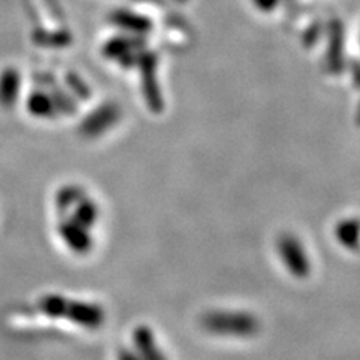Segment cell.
I'll return each instance as SVG.
<instances>
[{"mask_svg": "<svg viewBox=\"0 0 360 360\" xmlns=\"http://www.w3.org/2000/svg\"><path fill=\"white\" fill-rule=\"evenodd\" d=\"M279 257L284 266L290 270L291 275L296 278H305L311 272V263L305 246L292 234L281 236L278 242Z\"/></svg>", "mask_w": 360, "mask_h": 360, "instance_id": "obj_2", "label": "cell"}, {"mask_svg": "<svg viewBox=\"0 0 360 360\" xmlns=\"http://www.w3.org/2000/svg\"><path fill=\"white\" fill-rule=\"evenodd\" d=\"M120 360H141L139 354H132V353H123Z\"/></svg>", "mask_w": 360, "mask_h": 360, "instance_id": "obj_5", "label": "cell"}, {"mask_svg": "<svg viewBox=\"0 0 360 360\" xmlns=\"http://www.w3.org/2000/svg\"><path fill=\"white\" fill-rule=\"evenodd\" d=\"M135 344L140 352L141 360H165L162 353L158 350L153 335L148 329H140L135 335Z\"/></svg>", "mask_w": 360, "mask_h": 360, "instance_id": "obj_3", "label": "cell"}, {"mask_svg": "<svg viewBox=\"0 0 360 360\" xmlns=\"http://www.w3.org/2000/svg\"><path fill=\"white\" fill-rule=\"evenodd\" d=\"M359 224L356 221H345L338 227V239L348 248H353L359 240Z\"/></svg>", "mask_w": 360, "mask_h": 360, "instance_id": "obj_4", "label": "cell"}, {"mask_svg": "<svg viewBox=\"0 0 360 360\" xmlns=\"http://www.w3.org/2000/svg\"><path fill=\"white\" fill-rule=\"evenodd\" d=\"M202 328L210 333L245 338L260 330V323L251 314L236 311H215L202 317Z\"/></svg>", "mask_w": 360, "mask_h": 360, "instance_id": "obj_1", "label": "cell"}]
</instances>
